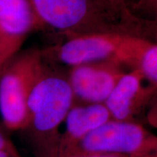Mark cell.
<instances>
[{"label": "cell", "mask_w": 157, "mask_h": 157, "mask_svg": "<svg viewBox=\"0 0 157 157\" xmlns=\"http://www.w3.org/2000/svg\"><path fill=\"white\" fill-rule=\"evenodd\" d=\"M44 54L38 49L17 52L4 65L0 75V115L5 128L23 131L29 124L28 100L44 74Z\"/></svg>", "instance_id": "cell-4"}, {"label": "cell", "mask_w": 157, "mask_h": 157, "mask_svg": "<svg viewBox=\"0 0 157 157\" xmlns=\"http://www.w3.org/2000/svg\"><path fill=\"white\" fill-rule=\"evenodd\" d=\"M74 104L66 76L46 67L29 95V121L23 130L34 157H58L60 127Z\"/></svg>", "instance_id": "cell-1"}, {"label": "cell", "mask_w": 157, "mask_h": 157, "mask_svg": "<svg viewBox=\"0 0 157 157\" xmlns=\"http://www.w3.org/2000/svg\"><path fill=\"white\" fill-rule=\"evenodd\" d=\"M140 70L149 84L157 87V45L152 42L146 49L139 63Z\"/></svg>", "instance_id": "cell-11"}, {"label": "cell", "mask_w": 157, "mask_h": 157, "mask_svg": "<svg viewBox=\"0 0 157 157\" xmlns=\"http://www.w3.org/2000/svg\"><path fill=\"white\" fill-rule=\"evenodd\" d=\"M136 16L148 21H156L157 0H137L129 7Z\"/></svg>", "instance_id": "cell-12"}, {"label": "cell", "mask_w": 157, "mask_h": 157, "mask_svg": "<svg viewBox=\"0 0 157 157\" xmlns=\"http://www.w3.org/2000/svg\"><path fill=\"white\" fill-rule=\"evenodd\" d=\"M30 0H0V53L10 58L32 31L44 28Z\"/></svg>", "instance_id": "cell-8"}, {"label": "cell", "mask_w": 157, "mask_h": 157, "mask_svg": "<svg viewBox=\"0 0 157 157\" xmlns=\"http://www.w3.org/2000/svg\"><path fill=\"white\" fill-rule=\"evenodd\" d=\"M105 13L131 27L147 39L156 36V21H148L136 16L129 10L125 0H93Z\"/></svg>", "instance_id": "cell-10"}, {"label": "cell", "mask_w": 157, "mask_h": 157, "mask_svg": "<svg viewBox=\"0 0 157 157\" xmlns=\"http://www.w3.org/2000/svg\"><path fill=\"white\" fill-rule=\"evenodd\" d=\"M10 58H7V57L3 56V55L2 53H0V63H5L6 61H7Z\"/></svg>", "instance_id": "cell-15"}, {"label": "cell", "mask_w": 157, "mask_h": 157, "mask_svg": "<svg viewBox=\"0 0 157 157\" xmlns=\"http://www.w3.org/2000/svg\"><path fill=\"white\" fill-rule=\"evenodd\" d=\"M0 151L6 152L13 157H22L7 133L0 127Z\"/></svg>", "instance_id": "cell-13"}, {"label": "cell", "mask_w": 157, "mask_h": 157, "mask_svg": "<svg viewBox=\"0 0 157 157\" xmlns=\"http://www.w3.org/2000/svg\"><path fill=\"white\" fill-rule=\"evenodd\" d=\"M125 1H126V4H127V7H128V8H129V6L132 5V4H134L135 2L137 1V0H125Z\"/></svg>", "instance_id": "cell-16"}, {"label": "cell", "mask_w": 157, "mask_h": 157, "mask_svg": "<svg viewBox=\"0 0 157 157\" xmlns=\"http://www.w3.org/2000/svg\"><path fill=\"white\" fill-rule=\"evenodd\" d=\"M126 72L122 65L111 60L90 62L71 67L67 78L74 103H104Z\"/></svg>", "instance_id": "cell-6"}, {"label": "cell", "mask_w": 157, "mask_h": 157, "mask_svg": "<svg viewBox=\"0 0 157 157\" xmlns=\"http://www.w3.org/2000/svg\"><path fill=\"white\" fill-rule=\"evenodd\" d=\"M74 157H157V153L156 154H153L151 155H147V156H127V155L114 154H93L81 155V156H77Z\"/></svg>", "instance_id": "cell-14"}, {"label": "cell", "mask_w": 157, "mask_h": 157, "mask_svg": "<svg viewBox=\"0 0 157 157\" xmlns=\"http://www.w3.org/2000/svg\"><path fill=\"white\" fill-rule=\"evenodd\" d=\"M156 88L145 79L140 70H131L124 74L103 104L112 119L137 122V117L156 95Z\"/></svg>", "instance_id": "cell-7"}, {"label": "cell", "mask_w": 157, "mask_h": 157, "mask_svg": "<svg viewBox=\"0 0 157 157\" xmlns=\"http://www.w3.org/2000/svg\"><path fill=\"white\" fill-rule=\"evenodd\" d=\"M6 62H7V61H6ZM5 63H0V75H1L2 71V68L4 67V65L5 64Z\"/></svg>", "instance_id": "cell-18"}, {"label": "cell", "mask_w": 157, "mask_h": 157, "mask_svg": "<svg viewBox=\"0 0 157 157\" xmlns=\"http://www.w3.org/2000/svg\"><path fill=\"white\" fill-rule=\"evenodd\" d=\"M110 119L103 103L74 104L65 119L66 129L61 133L58 157H70L86 135Z\"/></svg>", "instance_id": "cell-9"}, {"label": "cell", "mask_w": 157, "mask_h": 157, "mask_svg": "<svg viewBox=\"0 0 157 157\" xmlns=\"http://www.w3.org/2000/svg\"><path fill=\"white\" fill-rule=\"evenodd\" d=\"M154 41L121 33H101L66 38L51 49V56L72 67L90 62L111 60L137 69L141 58Z\"/></svg>", "instance_id": "cell-2"}, {"label": "cell", "mask_w": 157, "mask_h": 157, "mask_svg": "<svg viewBox=\"0 0 157 157\" xmlns=\"http://www.w3.org/2000/svg\"><path fill=\"white\" fill-rule=\"evenodd\" d=\"M0 157H13L10 154H7L6 152L0 151Z\"/></svg>", "instance_id": "cell-17"}, {"label": "cell", "mask_w": 157, "mask_h": 157, "mask_svg": "<svg viewBox=\"0 0 157 157\" xmlns=\"http://www.w3.org/2000/svg\"><path fill=\"white\" fill-rule=\"evenodd\" d=\"M156 153V136L141 124L111 119L86 135L70 157L93 154L142 156Z\"/></svg>", "instance_id": "cell-5"}, {"label": "cell", "mask_w": 157, "mask_h": 157, "mask_svg": "<svg viewBox=\"0 0 157 157\" xmlns=\"http://www.w3.org/2000/svg\"><path fill=\"white\" fill-rule=\"evenodd\" d=\"M44 26L68 37L121 33L144 38L135 29L105 13L93 0H30Z\"/></svg>", "instance_id": "cell-3"}]
</instances>
